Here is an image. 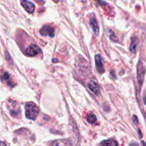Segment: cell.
Instances as JSON below:
<instances>
[{"instance_id":"cell-6","label":"cell","mask_w":146,"mask_h":146,"mask_svg":"<svg viewBox=\"0 0 146 146\" xmlns=\"http://www.w3.org/2000/svg\"><path fill=\"white\" fill-rule=\"evenodd\" d=\"M40 48L36 44H31L26 50V54L30 56H36L40 52Z\"/></svg>"},{"instance_id":"cell-12","label":"cell","mask_w":146,"mask_h":146,"mask_svg":"<svg viewBox=\"0 0 146 146\" xmlns=\"http://www.w3.org/2000/svg\"><path fill=\"white\" fill-rule=\"evenodd\" d=\"M69 141L68 140H61L56 141L52 143V146H68Z\"/></svg>"},{"instance_id":"cell-10","label":"cell","mask_w":146,"mask_h":146,"mask_svg":"<svg viewBox=\"0 0 146 146\" xmlns=\"http://www.w3.org/2000/svg\"><path fill=\"white\" fill-rule=\"evenodd\" d=\"M138 42H139V41H138V38L136 36L131 37V46H130L129 49L130 51L133 54H135V52H136V48Z\"/></svg>"},{"instance_id":"cell-17","label":"cell","mask_w":146,"mask_h":146,"mask_svg":"<svg viewBox=\"0 0 146 146\" xmlns=\"http://www.w3.org/2000/svg\"><path fill=\"white\" fill-rule=\"evenodd\" d=\"M111 76L112 77L113 79H114V78H116V76H115V72H114L113 71H111Z\"/></svg>"},{"instance_id":"cell-14","label":"cell","mask_w":146,"mask_h":146,"mask_svg":"<svg viewBox=\"0 0 146 146\" xmlns=\"http://www.w3.org/2000/svg\"><path fill=\"white\" fill-rule=\"evenodd\" d=\"M86 119H87V121H88L89 123H94V122L96 121V116L94 114L91 113V114H89V115L87 116Z\"/></svg>"},{"instance_id":"cell-22","label":"cell","mask_w":146,"mask_h":146,"mask_svg":"<svg viewBox=\"0 0 146 146\" xmlns=\"http://www.w3.org/2000/svg\"><path fill=\"white\" fill-rule=\"evenodd\" d=\"M53 1H54V2H55V3H58V1H59V0H53Z\"/></svg>"},{"instance_id":"cell-18","label":"cell","mask_w":146,"mask_h":146,"mask_svg":"<svg viewBox=\"0 0 146 146\" xmlns=\"http://www.w3.org/2000/svg\"><path fill=\"white\" fill-rule=\"evenodd\" d=\"M138 134H139V136L140 138H142V134H141V130L138 129Z\"/></svg>"},{"instance_id":"cell-4","label":"cell","mask_w":146,"mask_h":146,"mask_svg":"<svg viewBox=\"0 0 146 146\" xmlns=\"http://www.w3.org/2000/svg\"><path fill=\"white\" fill-rule=\"evenodd\" d=\"M40 34L42 36H48L49 37L54 36V29L49 26H44L40 29Z\"/></svg>"},{"instance_id":"cell-11","label":"cell","mask_w":146,"mask_h":146,"mask_svg":"<svg viewBox=\"0 0 146 146\" xmlns=\"http://www.w3.org/2000/svg\"><path fill=\"white\" fill-rule=\"evenodd\" d=\"M100 146H118V143L115 140H106V141L101 142Z\"/></svg>"},{"instance_id":"cell-13","label":"cell","mask_w":146,"mask_h":146,"mask_svg":"<svg viewBox=\"0 0 146 146\" xmlns=\"http://www.w3.org/2000/svg\"><path fill=\"white\" fill-rule=\"evenodd\" d=\"M107 31H108V35L109 36L110 38H111L113 41L117 42V41H118V38H117L116 36L115 35V34H114V33L113 32L111 29H108L107 30Z\"/></svg>"},{"instance_id":"cell-9","label":"cell","mask_w":146,"mask_h":146,"mask_svg":"<svg viewBox=\"0 0 146 146\" xmlns=\"http://www.w3.org/2000/svg\"><path fill=\"white\" fill-rule=\"evenodd\" d=\"M90 25H91L93 31H94L96 35H98V33H99V27H98L96 19L94 17H93L92 18L90 19Z\"/></svg>"},{"instance_id":"cell-19","label":"cell","mask_w":146,"mask_h":146,"mask_svg":"<svg viewBox=\"0 0 146 146\" xmlns=\"http://www.w3.org/2000/svg\"><path fill=\"white\" fill-rule=\"evenodd\" d=\"M143 102L145 104V105H146V96L143 98Z\"/></svg>"},{"instance_id":"cell-23","label":"cell","mask_w":146,"mask_h":146,"mask_svg":"<svg viewBox=\"0 0 146 146\" xmlns=\"http://www.w3.org/2000/svg\"><path fill=\"white\" fill-rule=\"evenodd\" d=\"M145 115H146V113H145Z\"/></svg>"},{"instance_id":"cell-20","label":"cell","mask_w":146,"mask_h":146,"mask_svg":"<svg viewBox=\"0 0 146 146\" xmlns=\"http://www.w3.org/2000/svg\"><path fill=\"white\" fill-rule=\"evenodd\" d=\"M1 146H6V144L4 143V142L1 141Z\"/></svg>"},{"instance_id":"cell-15","label":"cell","mask_w":146,"mask_h":146,"mask_svg":"<svg viewBox=\"0 0 146 146\" xmlns=\"http://www.w3.org/2000/svg\"><path fill=\"white\" fill-rule=\"evenodd\" d=\"M2 78H4V79L8 81V80L9 79V74L7 72H5L4 74V76H2Z\"/></svg>"},{"instance_id":"cell-5","label":"cell","mask_w":146,"mask_h":146,"mask_svg":"<svg viewBox=\"0 0 146 146\" xmlns=\"http://www.w3.org/2000/svg\"><path fill=\"white\" fill-rule=\"evenodd\" d=\"M21 4L28 13L31 14V13H33L34 11L35 5L31 1H28V0H21Z\"/></svg>"},{"instance_id":"cell-8","label":"cell","mask_w":146,"mask_h":146,"mask_svg":"<svg viewBox=\"0 0 146 146\" xmlns=\"http://www.w3.org/2000/svg\"><path fill=\"white\" fill-rule=\"evenodd\" d=\"M88 88H89L90 91H91V92L94 93L95 95L98 96L100 94V90L99 88H98V84H97L95 81H94V80H91V81H90L89 82H88Z\"/></svg>"},{"instance_id":"cell-2","label":"cell","mask_w":146,"mask_h":146,"mask_svg":"<svg viewBox=\"0 0 146 146\" xmlns=\"http://www.w3.org/2000/svg\"><path fill=\"white\" fill-rule=\"evenodd\" d=\"M7 109L12 116H17L21 112L20 106L18 103L13 100H9L7 104Z\"/></svg>"},{"instance_id":"cell-7","label":"cell","mask_w":146,"mask_h":146,"mask_svg":"<svg viewBox=\"0 0 146 146\" xmlns=\"http://www.w3.org/2000/svg\"><path fill=\"white\" fill-rule=\"evenodd\" d=\"M95 61H96V68L98 70V72L100 74H103L104 73L105 70H104V64H103V59L102 57L101 56L100 54H97L95 56Z\"/></svg>"},{"instance_id":"cell-3","label":"cell","mask_w":146,"mask_h":146,"mask_svg":"<svg viewBox=\"0 0 146 146\" xmlns=\"http://www.w3.org/2000/svg\"><path fill=\"white\" fill-rule=\"evenodd\" d=\"M144 74H145V68H144L143 63L141 61H139L138 66H137V78H138L140 87L142 86L143 83Z\"/></svg>"},{"instance_id":"cell-1","label":"cell","mask_w":146,"mask_h":146,"mask_svg":"<svg viewBox=\"0 0 146 146\" xmlns=\"http://www.w3.org/2000/svg\"><path fill=\"white\" fill-rule=\"evenodd\" d=\"M38 113H39V109L34 103H27L25 106V115L27 118L34 121L38 116Z\"/></svg>"},{"instance_id":"cell-21","label":"cell","mask_w":146,"mask_h":146,"mask_svg":"<svg viewBox=\"0 0 146 146\" xmlns=\"http://www.w3.org/2000/svg\"><path fill=\"white\" fill-rule=\"evenodd\" d=\"M53 62H54V63H56V62H58V60L56 59V58H54V59H53Z\"/></svg>"},{"instance_id":"cell-16","label":"cell","mask_w":146,"mask_h":146,"mask_svg":"<svg viewBox=\"0 0 146 146\" xmlns=\"http://www.w3.org/2000/svg\"><path fill=\"white\" fill-rule=\"evenodd\" d=\"M133 121L135 125H138V118H137L136 115H133Z\"/></svg>"}]
</instances>
